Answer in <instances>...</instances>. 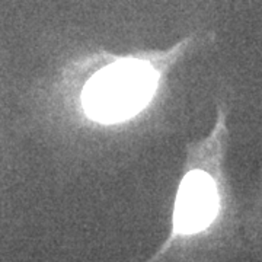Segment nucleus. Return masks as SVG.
I'll use <instances>...</instances> for the list:
<instances>
[{"instance_id": "f257e3e1", "label": "nucleus", "mask_w": 262, "mask_h": 262, "mask_svg": "<svg viewBox=\"0 0 262 262\" xmlns=\"http://www.w3.org/2000/svg\"><path fill=\"white\" fill-rule=\"evenodd\" d=\"M158 80V72L143 60L127 58L105 66L84 84V113L102 124L127 121L147 106Z\"/></svg>"}, {"instance_id": "f03ea898", "label": "nucleus", "mask_w": 262, "mask_h": 262, "mask_svg": "<svg viewBox=\"0 0 262 262\" xmlns=\"http://www.w3.org/2000/svg\"><path fill=\"white\" fill-rule=\"evenodd\" d=\"M219 211V192L214 179L204 170H191L179 185L175 210L173 230L179 234L203 232L213 223Z\"/></svg>"}]
</instances>
